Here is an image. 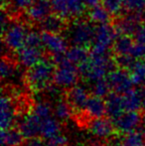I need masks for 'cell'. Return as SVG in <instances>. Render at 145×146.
Wrapping results in <instances>:
<instances>
[{
  "mask_svg": "<svg viewBox=\"0 0 145 146\" xmlns=\"http://www.w3.org/2000/svg\"><path fill=\"white\" fill-rule=\"evenodd\" d=\"M56 65L52 60L42 59L35 66L27 69L24 83L33 92H41L54 84Z\"/></svg>",
  "mask_w": 145,
  "mask_h": 146,
  "instance_id": "obj_1",
  "label": "cell"
},
{
  "mask_svg": "<svg viewBox=\"0 0 145 146\" xmlns=\"http://www.w3.org/2000/svg\"><path fill=\"white\" fill-rule=\"evenodd\" d=\"M95 33V27L93 25V22L77 18L67 28L66 36L72 45L87 47L93 44Z\"/></svg>",
  "mask_w": 145,
  "mask_h": 146,
  "instance_id": "obj_2",
  "label": "cell"
},
{
  "mask_svg": "<svg viewBox=\"0 0 145 146\" xmlns=\"http://www.w3.org/2000/svg\"><path fill=\"white\" fill-rule=\"evenodd\" d=\"M116 32L114 26L109 23L99 24L95 27V39L91 46V54L93 55H107L109 54V49L116 38Z\"/></svg>",
  "mask_w": 145,
  "mask_h": 146,
  "instance_id": "obj_3",
  "label": "cell"
},
{
  "mask_svg": "<svg viewBox=\"0 0 145 146\" xmlns=\"http://www.w3.org/2000/svg\"><path fill=\"white\" fill-rule=\"evenodd\" d=\"M28 30L23 22H10L5 30L2 32L3 45L7 50L17 52L26 45V37Z\"/></svg>",
  "mask_w": 145,
  "mask_h": 146,
  "instance_id": "obj_4",
  "label": "cell"
},
{
  "mask_svg": "<svg viewBox=\"0 0 145 146\" xmlns=\"http://www.w3.org/2000/svg\"><path fill=\"white\" fill-rule=\"evenodd\" d=\"M53 12L65 20L79 18L85 10L83 0H51Z\"/></svg>",
  "mask_w": 145,
  "mask_h": 146,
  "instance_id": "obj_5",
  "label": "cell"
},
{
  "mask_svg": "<svg viewBox=\"0 0 145 146\" xmlns=\"http://www.w3.org/2000/svg\"><path fill=\"white\" fill-rule=\"evenodd\" d=\"M63 96L73 108V115H75V114L85 111L87 100L91 96L85 87L75 85L72 88L65 90Z\"/></svg>",
  "mask_w": 145,
  "mask_h": 146,
  "instance_id": "obj_6",
  "label": "cell"
},
{
  "mask_svg": "<svg viewBox=\"0 0 145 146\" xmlns=\"http://www.w3.org/2000/svg\"><path fill=\"white\" fill-rule=\"evenodd\" d=\"M85 129H87L95 137L103 139H107L116 134H120L116 129L112 119L107 116L91 118L87 122Z\"/></svg>",
  "mask_w": 145,
  "mask_h": 146,
  "instance_id": "obj_7",
  "label": "cell"
},
{
  "mask_svg": "<svg viewBox=\"0 0 145 146\" xmlns=\"http://www.w3.org/2000/svg\"><path fill=\"white\" fill-rule=\"evenodd\" d=\"M107 78L109 80L111 90L116 94H124L133 88L130 73H128L127 70L116 68L115 70L110 72Z\"/></svg>",
  "mask_w": 145,
  "mask_h": 146,
  "instance_id": "obj_8",
  "label": "cell"
},
{
  "mask_svg": "<svg viewBox=\"0 0 145 146\" xmlns=\"http://www.w3.org/2000/svg\"><path fill=\"white\" fill-rule=\"evenodd\" d=\"M69 41L67 37L60 33H49L43 32L42 34V47H44L45 50L51 55V56H56V55L66 54L68 50Z\"/></svg>",
  "mask_w": 145,
  "mask_h": 146,
  "instance_id": "obj_9",
  "label": "cell"
},
{
  "mask_svg": "<svg viewBox=\"0 0 145 146\" xmlns=\"http://www.w3.org/2000/svg\"><path fill=\"white\" fill-rule=\"evenodd\" d=\"M17 110L13 98L5 90H2L1 98V130L16 126Z\"/></svg>",
  "mask_w": 145,
  "mask_h": 146,
  "instance_id": "obj_10",
  "label": "cell"
},
{
  "mask_svg": "<svg viewBox=\"0 0 145 146\" xmlns=\"http://www.w3.org/2000/svg\"><path fill=\"white\" fill-rule=\"evenodd\" d=\"M42 121L40 117L31 111L30 113L18 118L16 123L25 139H28L33 137H41Z\"/></svg>",
  "mask_w": 145,
  "mask_h": 146,
  "instance_id": "obj_11",
  "label": "cell"
},
{
  "mask_svg": "<svg viewBox=\"0 0 145 146\" xmlns=\"http://www.w3.org/2000/svg\"><path fill=\"white\" fill-rule=\"evenodd\" d=\"M141 116L142 111H123L117 117L112 119V121L120 134H126L137 130Z\"/></svg>",
  "mask_w": 145,
  "mask_h": 146,
  "instance_id": "obj_12",
  "label": "cell"
},
{
  "mask_svg": "<svg viewBox=\"0 0 145 146\" xmlns=\"http://www.w3.org/2000/svg\"><path fill=\"white\" fill-rule=\"evenodd\" d=\"M142 19H143V16L139 12H127L116 20L114 28L117 34L131 36V35H134L136 30L141 25Z\"/></svg>",
  "mask_w": 145,
  "mask_h": 146,
  "instance_id": "obj_13",
  "label": "cell"
},
{
  "mask_svg": "<svg viewBox=\"0 0 145 146\" xmlns=\"http://www.w3.org/2000/svg\"><path fill=\"white\" fill-rule=\"evenodd\" d=\"M43 59V51L40 47L25 46L16 52V60L21 67L25 69L35 66Z\"/></svg>",
  "mask_w": 145,
  "mask_h": 146,
  "instance_id": "obj_14",
  "label": "cell"
},
{
  "mask_svg": "<svg viewBox=\"0 0 145 146\" xmlns=\"http://www.w3.org/2000/svg\"><path fill=\"white\" fill-rule=\"evenodd\" d=\"M52 11L51 0H35L26 10V17L28 21L32 23H40L47 16L50 15Z\"/></svg>",
  "mask_w": 145,
  "mask_h": 146,
  "instance_id": "obj_15",
  "label": "cell"
},
{
  "mask_svg": "<svg viewBox=\"0 0 145 146\" xmlns=\"http://www.w3.org/2000/svg\"><path fill=\"white\" fill-rule=\"evenodd\" d=\"M122 106L124 111H143L145 110V98L140 88H131L122 94Z\"/></svg>",
  "mask_w": 145,
  "mask_h": 146,
  "instance_id": "obj_16",
  "label": "cell"
},
{
  "mask_svg": "<svg viewBox=\"0 0 145 146\" xmlns=\"http://www.w3.org/2000/svg\"><path fill=\"white\" fill-rule=\"evenodd\" d=\"M85 112L91 118H99V117L107 116V104L105 100L99 96L91 94L87 100L85 106Z\"/></svg>",
  "mask_w": 145,
  "mask_h": 146,
  "instance_id": "obj_17",
  "label": "cell"
},
{
  "mask_svg": "<svg viewBox=\"0 0 145 146\" xmlns=\"http://www.w3.org/2000/svg\"><path fill=\"white\" fill-rule=\"evenodd\" d=\"M25 141L21 130L13 126L1 130V146H22Z\"/></svg>",
  "mask_w": 145,
  "mask_h": 146,
  "instance_id": "obj_18",
  "label": "cell"
},
{
  "mask_svg": "<svg viewBox=\"0 0 145 146\" xmlns=\"http://www.w3.org/2000/svg\"><path fill=\"white\" fill-rule=\"evenodd\" d=\"M105 104H107V116L110 119H114L124 111L122 106V94L111 92L105 98Z\"/></svg>",
  "mask_w": 145,
  "mask_h": 146,
  "instance_id": "obj_19",
  "label": "cell"
},
{
  "mask_svg": "<svg viewBox=\"0 0 145 146\" xmlns=\"http://www.w3.org/2000/svg\"><path fill=\"white\" fill-rule=\"evenodd\" d=\"M43 32L49 33H61L66 28L65 19L57 14H50L43 21L39 23Z\"/></svg>",
  "mask_w": 145,
  "mask_h": 146,
  "instance_id": "obj_20",
  "label": "cell"
},
{
  "mask_svg": "<svg viewBox=\"0 0 145 146\" xmlns=\"http://www.w3.org/2000/svg\"><path fill=\"white\" fill-rule=\"evenodd\" d=\"M65 55L69 61L77 66L85 63L89 59V54L87 47L77 46V45H73L71 48L67 50Z\"/></svg>",
  "mask_w": 145,
  "mask_h": 146,
  "instance_id": "obj_21",
  "label": "cell"
},
{
  "mask_svg": "<svg viewBox=\"0 0 145 146\" xmlns=\"http://www.w3.org/2000/svg\"><path fill=\"white\" fill-rule=\"evenodd\" d=\"M134 42L129 35L118 34L112 45V51L115 55L130 54Z\"/></svg>",
  "mask_w": 145,
  "mask_h": 146,
  "instance_id": "obj_22",
  "label": "cell"
},
{
  "mask_svg": "<svg viewBox=\"0 0 145 146\" xmlns=\"http://www.w3.org/2000/svg\"><path fill=\"white\" fill-rule=\"evenodd\" d=\"M62 125L61 121L58 118H54L53 116L48 117L42 121V126H41V137L43 139L50 138V137L61 133Z\"/></svg>",
  "mask_w": 145,
  "mask_h": 146,
  "instance_id": "obj_23",
  "label": "cell"
},
{
  "mask_svg": "<svg viewBox=\"0 0 145 146\" xmlns=\"http://www.w3.org/2000/svg\"><path fill=\"white\" fill-rule=\"evenodd\" d=\"M89 16V20L91 21L95 24H103V23H109L110 21V12L105 6L97 5L95 7L89 8V11L87 13Z\"/></svg>",
  "mask_w": 145,
  "mask_h": 146,
  "instance_id": "obj_24",
  "label": "cell"
},
{
  "mask_svg": "<svg viewBox=\"0 0 145 146\" xmlns=\"http://www.w3.org/2000/svg\"><path fill=\"white\" fill-rule=\"evenodd\" d=\"M54 114L56 116V118H58L61 122H65V121H67L68 119H70L73 116V108H71L69 102L65 100L63 94L60 100H58L56 106H55Z\"/></svg>",
  "mask_w": 145,
  "mask_h": 146,
  "instance_id": "obj_25",
  "label": "cell"
},
{
  "mask_svg": "<svg viewBox=\"0 0 145 146\" xmlns=\"http://www.w3.org/2000/svg\"><path fill=\"white\" fill-rule=\"evenodd\" d=\"M130 77L134 86H140L145 84V62L142 60H136L133 67L129 70Z\"/></svg>",
  "mask_w": 145,
  "mask_h": 146,
  "instance_id": "obj_26",
  "label": "cell"
},
{
  "mask_svg": "<svg viewBox=\"0 0 145 146\" xmlns=\"http://www.w3.org/2000/svg\"><path fill=\"white\" fill-rule=\"evenodd\" d=\"M111 88L107 78H103V79L97 80L95 83L91 84V92L93 96H99V98H105L111 92Z\"/></svg>",
  "mask_w": 145,
  "mask_h": 146,
  "instance_id": "obj_27",
  "label": "cell"
},
{
  "mask_svg": "<svg viewBox=\"0 0 145 146\" xmlns=\"http://www.w3.org/2000/svg\"><path fill=\"white\" fill-rule=\"evenodd\" d=\"M122 146H145V135L137 130L123 134Z\"/></svg>",
  "mask_w": 145,
  "mask_h": 146,
  "instance_id": "obj_28",
  "label": "cell"
},
{
  "mask_svg": "<svg viewBox=\"0 0 145 146\" xmlns=\"http://www.w3.org/2000/svg\"><path fill=\"white\" fill-rule=\"evenodd\" d=\"M1 78L2 80H10L15 78L17 74V66L16 63L11 59L3 58L1 62Z\"/></svg>",
  "mask_w": 145,
  "mask_h": 146,
  "instance_id": "obj_29",
  "label": "cell"
},
{
  "mask_svg": "<svg viewBox=\"0 0 145 146\" xmlns=\"http://www.w3.org/2000/svg\"><path fill=\"white\" fill-rule=\"evenodd\" d=\"M32 112H34L37 116H39L42 120H44V119L52 116V114L54 113V110H53L50 102H48L47 100H42L38 104H35Z\"/></svg>",
  "mask_w": 145,
  "mask_h": 146,
  "instance_id": "obj_30",
  "label": "cell"
},
{
  "mask_svg": "<svg viewBox=\"0 0 145 146\" xmlns=\"http://www.w3.org/2000/svg\"><path fill=\"white\" fill-rule=\"evenodd\" d=\"M114 61H115L116 67L117 68L129 71L133 67L134 63L136 62V59L134 57H132L130 54H125V55H116Z\"/></svg>",
  "mask_w": 145,
  "mask_h": 146,
  "instance_id": "obj_31",
  "label": "cell"
},
{
  "mask_svg": "<svg viewBox=\"0 0 145 146\" xmlns=\"http://www.w3.org/2000/svg\"><path fill=\"white\" fill-rule=\"evenodd\" d=\"M123 8L127 12H139L145 10V0H124Z\"/></svg>",
  "mask_w": 145,
  "mask_h": 146,
  "instance_id": "obj_32",
  "label": "cell"
},
{
  "mask_svg": "<svg viewBox=\"0 0 145 146\" xmlns=\"http://www.w3.org/2000/svg\"><path fill=\"white\" fill-rule=\"evenodd\" d=\"M124 0H103V5L110 12L111 15H118L123 8Z\"/></svg>",
  "mask_w": 145,
  "mask_h": 146,
  "instance_id": "obj_33",
  "label": "cell"
},
{
  "mask_svg": "<svg viewBox=\"0 0 145 146\" xmlns=\"http://www.w3.org/2000/svg\"><path fill=\"white\" fill-rule=\"evenodd\" d=\"M26 45L31 47L42 46V34L36 29L29 30L26 37Z\"/></svg>",
  "mask_w": 145,
  "mask_h": 146,
  "instance_id": "obj_34",
  "label": "cell"
},
{
  "mask_svg": "<svg viewBox=\"0 0 145 146\" xmlns=\"http://www.w3.org/2000/svg\"><path fill=\"white\" fill-rule=\"evenodd\" d=\"M44 140L46 146H68L69 144L68 138L62 133H58L57 135H54Z\"/></svg>",
  "mask_w": 145,
  "mask_h": 146,
  "instance_id": "obj_35",
  "label": "cell"
},
{
  "mask_svg": "<svg viewBox=\"0 0 145 146\" xmlns=\"http://www.w3.org/2000/svg\"><path fill=\"white\" fill-rule=\"evenodd\" d=\"M35 0H8V4L16 11L27 10Z\"/></svg>",
  "mask_w": 145,
  "mask_h": 146,
  "instance_id": "obj_36",
  "label": "cell"
},
{
  "mask_svg": "<svg viewBox=\"0 0 145 146\" xmlns=\"http://www.w3.org/2000/svg\"><path fill=\"white\" fill-rule=\"evenodd\" d=\"M130 55L134 57L136 60H143L145 59V44H140V43H135L131 49Z\"/></svg>",
  "mask_w": 145,
  "mask_h": 146,
  "instance_id": "obj_37",
  "label": "cell"
},
{
  "mask_svg": "<svg viewBox=\"0 0 145 146\" xmlns=\"http://www.w3.org/2000/svg\"><path fill=\"white\" fill-rule=\"evenodd\" d=\"M134 42L145 44V25H140L139 28L134 33Z\"/></svg>",
  "mask_w": 145,
  "mask_h": 146,
  "instance_id": "obj_38",
  "label": "cell"
},
{
  "mask_svg": "<svg viewBox=\"0 0 145 146\" xmlns=\"http://www.w3.org/2000/svg\"><path fill=\"white\" fill-rule=\"evenodd\" d=\"M105 146H122V137L120 134H116L105 139Z\"/></svg>",
  "mask_w": 145,
  "mask_h": 146,
  "instance_id": "obj_39",
  "label": "cell"
},
{
  "mask_svg": "<svg viewBox=\"0 0 145 146\" xmlns=\"http://www.w3.org/2000/svg\"><path fill=\"white\" fill-rule=\"evenodd\" d=\"M0 22H1V29H2V32H3V31L7 28V26L10 24L9 16H8V13L5 11L4 8H2L1 16H0Z\"/></svg>",
  "mask_w": 145,
  "mask_h": 146,
  "instance_id": "obj_40",
  "label": "cell"
},
{
  "mask_svg": "<svg viewBox=\"0 0 145 146\" xmlns=\"http://www.w3.org/2000/svg\"><path fill=\"white\" fill-rule=\"evenodd\" d=\"M87 146H105V140L103 141V138L97 137L95 139H91L89 142Z\"/></svg>",
  "mask_w": 145,
  "mask_h": 146,
  "instance_id": "obj_41",
  "label": "cell"
},
{
  "mask_svg": "<svg viewBox=\"0 0 145 146\" xmlns=\"http://www.w3.org/2000/svg\"><path fill=\"white\" fill-rule=\"evenodd\" d=\"M137 131L143 133L145 135V110L142 111V116H141V120H140L139 126L137 128Z\"/></svg>",
  "mask_w": 145,
  "mask_h": 146,
  "instance_id": "obj_42",
  "label": "cell"
},
{
  "mask_svg": "<svg viewBox=\"0 0 145 146\" xmlns=\"http://www.w3.org/2000/svg\"><path fill=\"white\" fill-rule=\"evenodd\" d=\"M101 0H83L85 2V6L87 8H93V7H95V6L99 5Z\"/></svg>",
  "mask_w": 145,
  "mask_h": 146,
  "instance_id": "obj_43",
  "label": "cell"
},
{
  "mask_svg": "<svg viewBox=\"0 0 145 146\" xmlns=\"http://www.w3.org/2000/svg\"><path fill=\"white\" fill-rule=\"evenodd\" d=\"M140 90H141V92H142V94H143V96H144V98H145V84L144 85H142V86H140Z\"/></svg>",
  "mask_w": 145,
  "mask_h": 146,
  "instance_id": "obj_44",
  "label": "cell"
},
{
  "mask_svg": "<svg viewBox=\"0 0 145 146\" xmlns=\"http://www.w3.org/2000/svg\"><path fill=\"white\" fill-rule=\"evenodd\" d=\"M143 20H145V10H144V13H143Z\"/></svg>",
  "mask_w": 145,
  "mask_h": 146,
  "instance_id": "obj_45",
  "label": "cell"
}]
</instances>
